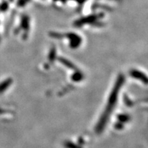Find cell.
<instances>
[{"label":"cell","mask_w":148,"mask_h":148,"mask_svg":"<svg viewBox=\"0 0 148 148\" xmlns=\"http://www.w3.org/2000/svg\"><path fill=\"white\" fill-rule=\"evenodd\" d=\"M66 36L68 37L70 40V44L72 47L75 48L80 45L81 42H82V38L80 36H79L78 35L74 34V33H69L66 35Z\"/></svg>","instance_id":"1"},{"label":"cell","mask_w":148,"mask_h":148,"mask_svg":"<svg viewBox=\"0 0 148 148\" xmlns=\"http://www.w3.org/2000/svg\"><path fill=\"white\" fill-rule=\"evenodd\" d=\"M97 18L98 16H97L96 15L90 16L86 18H83L82 19H80L79 21H77V23H76V25H84L85 23H90V22L95 21Z\"/></svg>","instance_id":"2"},{"label":"cell","mask_w":148,"mask_h":148,"mask_svg":"<svg viewBox=\"0 0 148 148\" xmlns=\"http://www.w3.org/2000/svg\"><path fill=\"white\" fill-rule=\"evenodd\" d=\"M10 80H6L3 82L2 83L0 84V93L3 92V91H5V90L8 88V87L10 86Z\"/></svg>","instance_id":"3"},{"label":"cell","mask_w":148,"mask_h":148,"mask_svg":"<svg viewBox=\"0 0 148 148\" xmlns=\"http://www.w3.org/2000/svg\"><path fill=\"white\" fill-rule=\"evenodd\" d=\"M3 112V110H2V109H1V108H0V114H1V113H2Z\"/></svg>","instance_id":"4"}]
</instances>
